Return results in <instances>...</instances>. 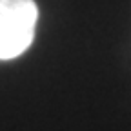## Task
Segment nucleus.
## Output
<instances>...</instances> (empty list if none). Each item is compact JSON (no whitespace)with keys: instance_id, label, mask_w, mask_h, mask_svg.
<instances>
[{"instance_id":"f257e3e1","label":"nucleus","mask_w":131,"mask_h":131,"mask_svg":"<svg viewBox=\"0 0 131 131\" xmlns=\"http://www.w3.org/2000/svg\"><path fill=\"white\" fill-rule=\"evenodd\" d=\"M38 20L33 0H0V60H11L27 51Z\"/></svg>"}]
</instances>
